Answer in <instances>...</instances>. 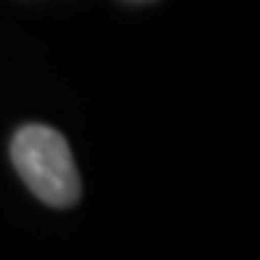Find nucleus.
Returning a JSON list of instances; mask_svg holds the SVG:
<instances>
[{
  "label": "nucleus",
  "mask_w": 260,
  "mask_h": 260,
  "mask_svg": "<svg viewBox=\"0 0 260 260\" xmlns=\"http://www.w3.org/2000/svg\"><path fill=\"white\" fill-rule=\"evenodd\" d=\"M11 159L40 202L72 207L80 199V173L67 138L48 125H24L14 136Z\"/></svg>",
  "instance_id": "nucleus-1"
}]
</instances>
